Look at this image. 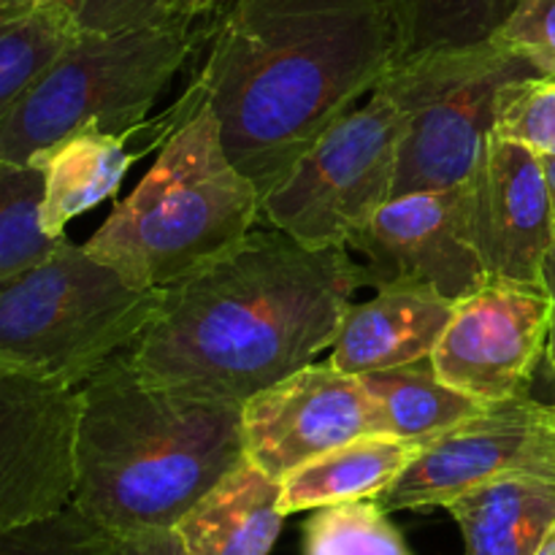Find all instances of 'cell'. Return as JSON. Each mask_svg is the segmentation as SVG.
Segmentation results:
<instances>
[{
  "mask_svg": "<svg viewBox=\"0 0 555 555\" xmlns=\"http://www.w3.org/2000/svg\"><path fill=\"white\" fill-rule=\"evenodd\" d=\"M401 60L393 0H231L195 81L228 157L266 198Z\"/></svg>",
  "mask_w": 555,
  "mask_h": 555,
  "instance_id": "obj_1",
  "label": "cell"
},
{
  "mask_svg": "<svg viewBox=\"0 0 555 555\" xmlns=\"http://www.w3.org/2000/svg\"><path fill=\"white\" fill-rule=\"evenodd\" d=\"M366 271L347 247L309 249L253 231L163 293L128 356L144 377L244 404L334 347Z\"/></svg>",
  "mask_w": 555,
  "mask_h": 555,
  "instance_id": "obj_2",
  "label": "cell"
},
{
  "mask_svg": "<svg viewBox=\"0 0 555 555\" xmlns=\"http://www.w3.org/2000/svg\"><path fill=\"white\" fill-rule=\"evenodd\" d=\"M74 507L114 537L171 531L244 453L242 406L166 388L128 350L79 388Z\"/></svg>",
  "mask_w": 555,
  "mask_h": 555,
  "instance_id": "obj_3",
  "label": "cell"
},
{
  "mask_svg": "<svg viewBox=\"0 0 555 555\" xmlns=\"http://www.w3.org/2000/svg\"><path fill=\"white\" fill-rule=\"evenodd\" d=\"M260 209L263 198L228 157L204 95L85 249L130 285L171 287L242 244L258 225Z\"/></svg>",
  "mask_w": 555,
  "mask_h": 555,
  "instance_id": "obj_4",
  "label": "cell"
},
{
  "mask_svg": "<svg viewBox=\"0 0 555 555\" xmlns=\"http://www.w3.org/2000/svg\"><path fill=\"white\" fill-rule=\"evenodd\" d=\"M211 25L166 22L122 30H79L0 122V160L27 166L74 130L144 133L160 92L211 38Z\"/></svg>",
  "mask_w": 555,
  "mask_h": 555,
  "instance_id": "obj_5",
  "label": "cell"
},
{
  "mask_svg": "<svg viewBox=\"0 0 555 555\" xmlns=\"http://www.w3.org/2000/svg\"><path fill=\"white\" fill-rule=\"evenodd\" d=\"M166 287H135L65 238L49 258L0 285V358L41 379L81 388L135 345Z\"/></svg>",
  "mask_w": 555,
  "mask_h": 555,
  "instance_id": "obj_6",
  "label": "cell"
},
{
  "mask_svg": "<svg viewBox=\"0 0 555 555\" xmlns=\"http://www.w3.org/2000/svg\"><path fill=\"white\" fill-rule=\"evenodd\" d=\"M524 76L534 65L496 38L401 60L379 85L404 117L393 195L464 184L493 133L499 92Z\"/></svg>",
  "mask_w": 555,
  "mask_h": 555,
  "instance_id": "obj_7",
  "label": "cell"
},
{
  "mask_svg": "<svg viewBox=\"0 0 555 555\" xmlns=\"http://www.w3.org/2000/svg\"><path fill=\"white\" fill-rule=\"evenodd\" d=\"M401 135V108L377 87L309 146L266 195L260 217L309 249H350L393 195Z\"/></svg>",
  "mask_w": 555,
  "mask_h": 555,
  "instance_id": "obj_8",
  "label": "cell"
},
{
  "mask_svg": "<svg viewBox=\"0 0 555 555\" xmlns=\"http://www.w3.org/2000/svg\"><path fill=\"white\" fill-rule=\"evenodd\" d=\"M509 475L555 482V404L531 396L491 401L475 417L421 448L377 502L388 513L448 507L469 488Z\"/></svg>",
  "mask_w": 555,
  "mask_h": 555,
  "instance_id": "obj_9",
  "label": "cell"
},
{
  "mask_svg": "<svg viewBox=\"0 0 555 555\" xmlns=\"http://www.w3.org/2000/svg\"><path fill=\"white\" fill-rule=\"evenodd\" d=\"M79 412V388L0 358V531L70 507Z\"/></svg>",
  "mask_w": 555,
  "mask_h": 555,
  "instance_id": "obj_10",
  "label": "cell"
},
{
  "mask_svg": "<svg viewBox=\"0 0 555 555\" xmlns=\"http://www.w3.org/2000/svg\"><path fill=\"white\" fill-rule=\"evenodd\" d=\"M545 285L486 282L455 304L453 320L431 352L442 383L477 401L529 396L551 334Z\"/></svg>",
  "mask_w": 555,
  "mask_h": 555,
  "instance_id": "obj_11",
  "label": "cell"
},
{
  "mask_svg": "<svg viewBox=\"0 0 555 555\" xmlns=\"http://www.w3.org/2000/svg\"><path fill=\"white\" fill-rule=\"evenodd\" d=\"M461 233L488 282L542 285L555 238V206L537 152L491 133L461 184Z\"/></svg>",
  "mask_w": 555,
  "mask_h": 555,
  "instance_id": "obj_12",
  "label": "cell"
},
{
  "mask_svg": "<svg viewBox=\"0 0 555 555\" xmlns=\"http://www.w3.org/2000/svg\"><path fill=\"white\" fill-rule=\"evenodd\" d=\"M244 453L274 480L352 439L379 434L377 406L358 374L309 363L242 406Z\"/></svg>",
  "mask_w": 555,
  "mask_h": 555,
  "instance_id": "obj_13",
  "label": "cell"
},
{
  "mask_svg": "<svg viewBox=\"0 0 555 555\" xmlns=\"http://www.w3.org/2000/svg\"><path fill=\"white\" fill-rule=\"evenodd\" d=\"M350 247L366 255V285L377 291L412 287L459 304L488 282L480 258L461 233V184L393 195Z\"/></svg>",
  "mask_w": 555,
  "mask_h": 555,
  "instance_id": "obj_14",
  "label": "cell"
},
{
  "mask_svg": "<svg viewBox=\"0 0 555 555\" xmlns=\"http://www.w3.org/2000/svg\"><path fill=\"white\" fill-rule=\"evenodd\" d=\"M453 312L455 304L434 293L383 287L369 301L347 307L331 363L347 374H366L426 361Z\"/></svg>",
  "mask_w": 555,
  "mask_h": 555,
  "instance_id": "obj_15",
  "label": "cell"
},
{
  "mask_svg": "<svg viewBox=\"0 0 555 555\" xmlns=\"http://www.w3.org/2000/svg\"><path fill=\"white\" fill-rule=\"evenodd\" d=\"M135 135L139 133H108L87 125L30 157L27 166H36L43 177L41 225L49 236L65 238L70 220L114 198L130 166L146 152L160 150L157 144L130 150Z\"/></svg>",
  "mask_w": 555,
  "mask_h": 555,
  "instance_id": "obj_16",
  "label": "cell"
},
{
  "mask_svg": "<svg viewBox=\"0 0 555 555\" xmlns=\"http://www.w3.org/2000/svg\"><path fill=\"white\" fill-rule=\"evenodd\" d=\"M282 482L244 459L177 526L190 555H269L280 540Z\"/></svg>",
  "mask_w": 555,
  "mask_h": 555,
  "instance_id": "obj_17",
  "label": "cell"
},
{
  "mask_svg": "<svg viewBox=\"0 0 555 555\" xmlns=\"http://www.w3.org/2000/svg\"><path fill=\"white\" fill-rule=\"evenodd\" d=\"M466 555H534L555 520V482L509 475L469 488L448 504Z\"/></svg>",
  "mask_w": 555,
  "mask_h": 555,
  "instance_id": "obj_18",
  "label": "cell"
},
{
  "mask_svg": "<svg viewBox=\"0 0 555 555\" xmlns=\"http://www.w3.org/2000/svg\"><path fill=\"white\" fill-rule=\"evenodd\" d=\"M421 444L390 434H369L307 461L282 482V513L296 515L331 504L377 499L399 480Z\"/></svg>",
  "mask_w": 555,
  "mask_h": 555,
  "instance_id": "obj_19",
  "label": "cell"
},
{
  "mask_svg": "<svg viewBox=\"0 0 555 555\" xmlns=\"http://www.w3.org/2000/svg\"><path fill=\"white\" fill-rule=\"evenodd\" d=\"M358 377L377 406L379 434L406 439L421 448L486 410V401L442 383L434 372L431 358Z\"/></svg>",
  "mask_w": 555,
  "mask_h": 555,
  "instance_id": "obj_20",
  "label": "cell"
},
{
  "mask_svg": "<svg viewBox=\"0 0 555 555\" xmlns=\"http://www.w3.org/2000/svg\"><path fill=\"white\" fill-rule=\"evenodd\" d=\"M79 30L65 5L0 11V122Z\"/></svg>",
  "mask_w": 555,
  "mask_h": 555,
  "instance_id": "obj_21",
  "label": "cell"
},
{
  "mask_svg": "<svg viewBox=\"0 0 555 555\" xmlns=\"http://www.w3.org/2000/svg\"><path fill=\"white\" fill-rule=\"evenodd\" d=\"M520 0H393L404 60L496 36Z\"/></svg>",
  "mask_w": 555,
  "mask_h": 555,
  "instance_id": "obj_22",
  "label": "cell"
},
{
  "mask_svg": "<svg viewBox=\"0 0 555 555\" xmlns=\"http://www.w3.org/2000/svg\"><path fill=\"white\" fill-rule=\"evenodd\" d=\"M43 177L36 166L0 160V285L33 269L65 238L41 225Z\"/></svg>",
  "mask_w": 555,
  "mask_h": 555,
  "instance_id": "obj_23",
  "label": "cell"
},
{
  "mask_svg": "<svg viewBox=\"0 0 555 555\" xmlns=\"http://www.w3.org/2000/svg\"><path fill=\"white\" fill-rule=\"evenodd\" d=\"M304 555H415L377 499L312 509Z\"/></svg>",
  "mask_w": 555,
  "mask_h": 555,
  "instance_id": "obj_24",
  "label": "cell"
},
{
  "mask_svg": "<svg viewBox=\"0 0 555 555\" xmlns=\"http://www.w3.org/2000/svg\"><path fill=\"white\" fill-rule=\"evenodd\" d=\"M493 135L555 157V79L524 76L499 92Z\"/></svg>",
  "mask_w": 555,
  "mask_h": 555,
  "instance_id": "obj_25",
  "label": "cell"
},
{
  "mask_svg": "<svg viewBox=\"0 0 555 555\" xmlns=\"http://www.w3.org/2000/svg\"><path fill=\"white\" fill-rule=\"evenodd\" d=\"M106 531L70 504L52 518L0 531V555H98Z\"/></svg>",
  "mask_w": 555,
  "mask_h": 555,
  "instance_id": "obj_26",
  "label": "cell"
},
{
  "mask_svg": "<svg viewBox=\"0 0 555 555\" xmlns=\"http://www.w3.org/2000/svg\"><path fill=\"white\" fill-rule=\"evenodd\" d=\"M493 38L555 79V0H520Z\"/></svg>",
  "mask_w": 555,
  "mask_h": 555,
  "instance_id": "obj_27",
  "label": "cell"
},
{
  "mask_svg": "<svg viewBox=\"0 0 555 555\" xmlns=\"http://www.w3.org/2000/svg\"><path fill=\"white\" fill-rule=\"evenodd\" d=\"M81 30H122V27L166 25L155 16L150 0H68Z\"/></svg>",
  "mask_w": 555,
  "mask_h": 555,
  "instance_id": "obj_28",
  "label": "cell"
},
{
  "mask_svg": "<svg viewBox=\"0 0 555 555\" xmlns=\"http://www.w3.org/2000/svg\"><path fill=\"white\" fill-rule=\"evenodd\" d=\"M98 555H190L171 531H150V534L114 537L106 534Z\"/></svg>",
  "mask_w": 555,
  "mask_h": 555,
  "instance_id": "obj_29",
  "label": "cell"
},
{
  "mask_svg": "<svg viewBox=\"0 0 555 555\" xmlns=\"http://www.w3.org/2000/svg\"><path fill=\"white\" fill-rule=\"evenodd\" d=\"M231 0H150L160 22H198L220 14Z\"/></svg>",
  "mask_w": 555,
  "mask_h": 555,
  "instance_id": "obj_30",
  "label": "cell"
},
{
  "mask_svg": "<svg viewBox=\"0 0 555 555\" xmlns=\"http://www.w3.org/2000/svg\"><path fill=\"white\" fill-rule=\"evenodd\" d=\"M542 285H545L547 296H551V334H547V350H545V358H547V369H551L553 379H555V238H553V247L551 253H547L545 258V269H542Z\"/></svg>",
  "mask_w": 555,
  "mask_h": 555,
  "instance_id": "obj_31",
  "label": "cell"
},
{
  "mask_svg": "<svg viewBox=\"0 0 555 555\" xmlns=\"http://www.w3.org/2000/svg\"><path fill=\"white\" fill-rule=\"evenodd\" d=\"M41 5H65L68 0H0V11H25V9H41Z\"/></svg>",
  "mask_w": 555,
  "mask_h": 555,
  "instance_id": "obj_32",
  "label": "cell"
},
{
  "mask_svg": "<svg viewBox=\"0 0 555 555\" xmlns=\"http://www.w3.org/2000/svg\"><path fill=\"white\" fill-rule=\"evenodd\" d=\"M534 555H555V520L551 524V529L545 531V537H542L540 547H537Z\"/></svg>",
  "mask_w": 555,
  "mask_h": 555,
  "instance_id": "obj_33",
  "label": "cell"
},
{
  "mask_svg": "<svg viewBox=\"0 0 555 555\" xmlns=\"http://www.w3.org/2000/svg\"><path fill=\"white\" fill-rule=\"evenodd\" d=\"M542 166H545L547 188H551V198H553V206H555V157H542Z\"/></svg>",
  "mask_w": 555,
  "mask_h": 555,
  "instance_id": "obj_34",
  "label": "cell"
}]
</instances>
